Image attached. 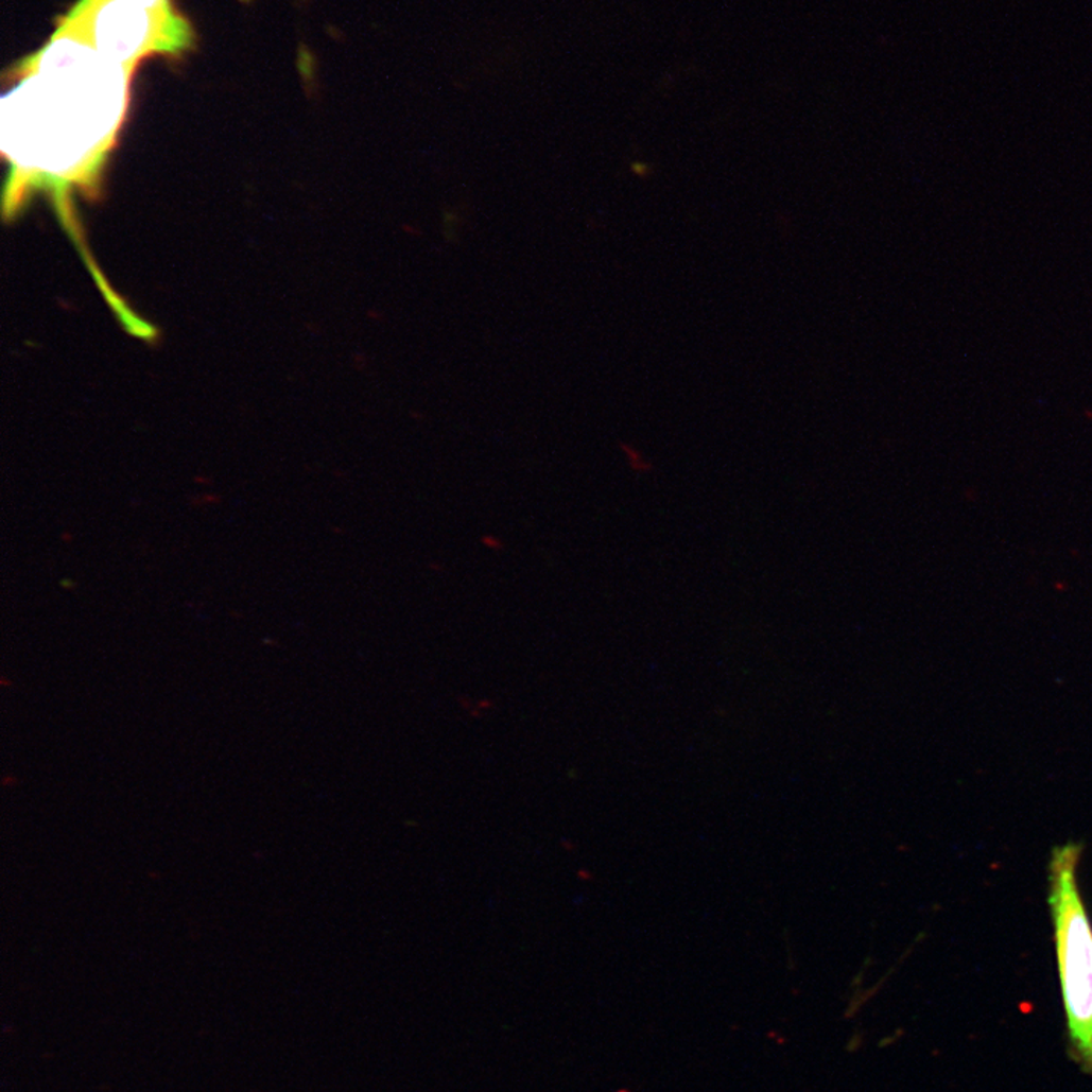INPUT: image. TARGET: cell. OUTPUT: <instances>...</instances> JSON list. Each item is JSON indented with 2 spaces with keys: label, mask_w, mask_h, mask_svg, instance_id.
<instances>
[{
  "label": "cell",
  "mask_w": 1092,
  "mask_h": 1092,
  "mask_svg": "<svg viewBox=\"0 0 1092 1092\" xmlns=\"http://www.w3.org/2000/svg\"><path fill=\"white\" fill-rule=\"evenodd\" d=\"M20 73L3 98L5 139L28 164L67 168L118 128L133 70L56 31Z\"/></svg>",
  "instance_id": "1"
},
{
  "label": "cell",
  "mask_w": 1092,
  "mask_h": 1092,
  "mask_svg": "<svg viewBox=\"0 0 1092 1092\" xmlns=\"http://www.w3.org/2000/svg\"><path fill=\"white\" fill-rule=\"evenodd\" d=\"M1081 847L1053 850L1048 904L1071 1058L1092 1077V922L1077 880Z\"/></svg>",
  "instance_id": "2"
},
{
  "label": "cell",
  "mask_w": 1092,
  "mask_h": 1092,
  "mask_svg": "<svg viewBox=\"0 0 1092 1092\" xmlns=\"http://www.w3.org/2000/svg\"><path fill=\"white\" fill-rule=\"evenodd\" d=\"M58 33L69 34L111 59L134 70L151 55H179L193 46L190 23L173 8H146L128 0H80Z\"/></svg>",
  "instance_id": "3"
},
{
  "label": "cell",
  "mask_w": 1092,
  "mask_h": 1092,
  "mask_svg": "<svg viewBox=\"0 0 1092 1092\" xmlns=\"http://www.w3.org/2000/svg\"><path fill=\"white\" fill-rule=\"evenodd\" d=\"M620 451L630 471L638 473V475H645V473L652 472L653 462L636 445L621 444Z\"/></svg>",
  "instance_id": "4"
},
{
  "label": "cell",
  "mask_w": 1092,
  "mask_h": 1092,
  "mask_svg": "<svg viewBox=\"0 0 1092 1092\" xmlns=\"http://www.w3.org/2000/svg\"><path fill=\"white\" fill-rule=\"evenodd\" d=\"M458 225H461V214L452 210V208H447L444 214H441V229H444V235L450 242H454L457 239Z\"/></svg>",
  "instance_id": "5"
},
{
  "label": "cell",
  "mask_w": 1092,
  "mask_h": 1092,
  "mask_svg": "<svg viewBox=\"0 0 1092 1092\" xmlns=\"http://www.w3.org/2000/svg\"><path fill=\"white\" fill-rule=\"evenodd\" d=\"M480 543H482L484 550L490 551V553H503L505 550V540L500 535H495V533H484V535L480 536Z\"/></svg>",
  "instance_id": "6"
},
{
  "label": "cell",
  "mask_w": 1092,
  "mask_h": 1092,
  "mask_svg": "<svg viewBox=\"0 0 1092 1092\" xmlns=\"http://www.w3.org/2000/svg\"><path fill=\"white\" fill-rule=\"evenodd\" d=\"M128 2L139 3L146 8H160V6L171 3V0H128Z\"/></svg>",
  "instance_id": "7"
},
{
  "label": "cell",
  "mask_w": 1092,
  "mask_h": 1092,
  "mask_svg": "<svg viewBox=\"0 0 1092 1092\" xmlns=\"http://www.w3.org/2000/svg\"><path fill=\"white\" fill-rule=\"evenodd\" d=\"M429 567L430 569H433L434 572H441L445 569L444 565H440L439 561H437V564H430Z\"/></svg>",
  "instance_id": "8"
}]
</instances>
